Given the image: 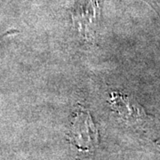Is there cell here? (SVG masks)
Instances as JSON below:
<instances>
[{
  "label": "cell",
  "instance_id": "obj_1",
  "mask_svg": "<svg viewBox=\"0 0 160 160\" xmlns=\"http://www.w3.org/2000/svg\"><path fill=\"white\" fill-rule=\"evenodd\" d=\"M68 136L70 143L84 152L94 150L99 143L97 128L90 114L84 110L76 113Z\"/></svg>",
  "mask_w": 160,
  "mask_h": 160
},
{
  "label": "cell",
  "instance_id": "obj_2",
  "mask_svg": "<svg viewBox=\"0 0 160 160\" xmlns=\"http://www.w3.org/2000/svg\"><path fill=\"white\" fill-rule=\"evenodd\" d=\"M73 22L81 35L86 39L94 37L99 19L97 0H88L73 13Z\"/></svg>",
  "mask_w": 160,
  "mask_h": 160
},
{
  "label": "cell",
  "instance_id": "obj_3",
  "mask_svg": "<svg viewBox=\"0 0 160 160\" xmlns=\"http://www.w3.org/2000/svg\"><path fill=\"white\" fill-rule=\"evenodd\" d=\"M111 103L124 119L135 121L142 118L141 109H139L140 107L130 102L128 98L126 96L120 93H112Z\"/></svg>",
  "mask_w": 160,
  "mask_h": 160
},
{
  "label": "cell",
  "instance_id": "obj_4",
  "mask_svg": "<svg viewBox=\"0 0 160 160\" xmlns=\"http://www.w3.org/2000/svg\"><path fill=\"white\" fill-rule=\"evenodd\" d=\"M145 1L160 15V7L157 3V0H145Z\"/></svg>",
  "mask_w": 160,
  "mask_h": 160
},
{
  "label": "cell",
  "instance_id": "obj_5",
  "mask_svg": "<svg viewBox=\"0 0 160 160\" xmlns=\"http://www.w3.org/2000/svg\"><path fill=\"white\" fill-rule=\"evenodd\" d=\"M159 146H160V141H159Z\"/></svg>",
  "mask_w": 160,
  "mask_h": 160
}]
</instances>
